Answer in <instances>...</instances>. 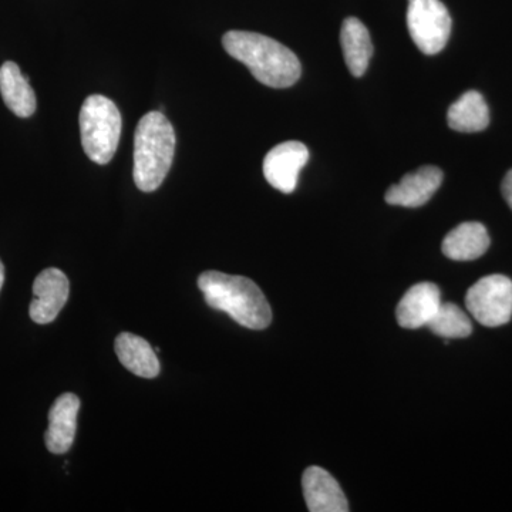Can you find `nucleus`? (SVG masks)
Returning a JSON list of instances; mask_svg holds the SVG:
<instances>
[{"instance_id": "obj_1", "label": "nucleus", "mask_w": 512, "mask_h": 512, "mask_svg": "<svg viewBox=\"0 0 512 512\" xmlns=\"http://www.w3.org/2000/svg\"><path fill=\"white\" fill-rule=\"evenodd\" d=\"M229 56L244 63L256 80L272 89H286L298 82L302 66L291 49L272 37L231 30L222 37Z\"/></svg>"}, {"instance_id": "obj_2", "label": "nucleus", "mask_w": 512, "mask_h": 512, "mask_svg": "<svg viewBox=\"0 0 512 512\" xmlns=\"http://www.w3.org/2000/svg\"><path fill=\"white\" fill-rule=\"evenodd\" d=\"M198 288L212 309L227 313L238 325L254 330L271 325V306L251 279L207 271L198 278Z\"/></svg>"}, {"instance_id": "obj_3", "label": "nucleus", "mask_w": 512, "mask_h": 512, "mask_svg": "<svg viewBox=\"0 0 512 512\" xmlns=\"http://www.w3.org/2000/svg\"><path fill=\"white\" fill-rule=\"evenodd\" d=\"M175 151L173 124L161 111H150L138 121L134 134L133 177L138 190L153 192L163 184Z\"/></svg>"}, {"instance_id": "obj_4", "label": "nucleus", "mask_w": 512, "mask_h": 512, "mask_svg": "<svg viewBox=\"0 0 512 512\" xmlns=\"http://www.w3.org/2000/svg\"><path fill=\"white\" fill-rule=\"evenodd\" d=\"M79 121L86 156L93 163L109 164L119 147L123 126L116 104L101 94H93L84 101Z\"/></svg>"}, {"instance_id": "obj_5", "label": "nucleus", "mask_w": 512, "mask_h": 512, "mask_svg": "<svg viewBox=\"0 0 512 512\" xmlns=\"http://www.w3.org/2000/svg\"><path fill=\"white\" fill-rule=\"evenodd\" d=\"M407 28L421 53L437 55L450 39L451 16L440 0H409Z\"/></svg>"}, {"instance_id": "obj_6", "label": "nucleus", "mask_w": 512, "mask_h": 512, "mask_svg": "<svg viewBox=\"0 0 512 512\" xmlns=\"http://www.w3.org/2000/svg\"><path fill=\"white\" fill-rule=\"evenodd\" d=\"M473 318L487 328H497L512 318V281L504 275L484 276L466 295Z\"/></svg>"}, {"instance_id": "obj_7", "label": "nucleus", "mask_w": 512, "mask_h": 512, "mask_svg": "<svg viewBox=\"0 0 512 512\" xmlns=\"http://www.w3.org/2000/svg\"><path fill=\"white\" fill-rule=\"evenodd\" d=\"M309 160V150L301 141H286L266 154L264 175L266 181L284 192L292 194L298 185L299 173Z\"/></svg>"}, {"instance_id": "obj_8", "label": "nucleus", "mask_w": 512, "mask_h": 512, "mask_svg": "<svg viewBox=\"0 0 512 512\" xmlns=\"http://www.w3.org/2000/svg\"><path fill=\"white\" fill-rule=\"evenodd\" d=\"M69 279L57 268H47L37 275L33 284V299L29 306L30 319L37 325H47L59 316L69 299Z\"/></svg>"}, {"instance_id": "obj_9", "label": "nucleus", "mask_w": 512, "mask_h": 512, "mask_svg": "<svg viewBox=\"0 0 512 512\" xmlns=\"http://www.w3.org/2000/svg\"><path fill=\"white\" fill-rule=\"evenodd\" d=\"M443 183V171L434 165H424L414 173L404 175L399 184L386 192L387 204L397 207L419 208L431 200Z\"/></svg>"}, {"instance_id": "obj_10", "label": "nucleus", "mask_w": 512, "mask_h": 512, "mask_svg": "<svg viewBox=\"0 0 512 512\" xmlns=\"http://www.w3.org/2000/svg\"><path fill=\"white\" fill-rule=\"evenodd\" d=\"M80 399L73 393L57 397L49 412V429L45 434L47 450L53 454H64L72 448L77 430Z\"/></svg>"}, {"instance_id": "obj_11", "label": "nucleus", "mask_w": 512, "mask_h": 512, "mask_svg": "<svg viewBox=\"0 0 512 512\" xmlns=\"http://www.w3.org/2000/svg\"><path fill=\"white\" fill-rule=\"evenodd\" d=\"M303 495L311 512H348L349 504L342 488L328 471L306 468L302 477Z\"/></svg>"}, {"instance_id": "obj_12", "label": "nucleus", "mask_w": 512, "mask_h": 512, "mask_svg": "<svg viewBox=\"0 0 512 512\" xmlns=\"http://www.w3.org/2000/svg\"><path fill=\"white\" fill-rule=\"evenodd\" d=\"M441 292L439 286L430 282H421L412 286L397 305L396 318L399 325L406 329H419L429 325L439 311Z\"/></svg>"}, {"instance_id": "obj_13", "label": "nucleus", "mask_w": 512, "mask_h": 512, "mask_svg": "<svg viewBox=\"0 0 512 512\" xmlns=\"http://www.w3.org/2000/svg\"><path fill=\"white\" fill-rule=\"evenodd\" d=\"M114 350L121 365L136 376L154 379L160 375L157 352L150 343L133 333H121L114 343Z\"/></svg>"}, {"instance_id": "obj_14", "label": "nucleus", "mask_w": 512, "mask_h": 512, "mask_svg": "<svg viewBox=\"0 0 512 512\" xmlns=\"http://www.w3.org/2000/svg\"><path fill=\"white\" fill-rule=\"evenodd\" d=\"M490 248V235L480 222H464L444 238L443 254L453 261H474Z\"/></svg>"}, {"instance_id": "obj_15", "label": "nucleus", "mask_w": 512, "mask_h": 512, "mask_svg": "<svg viewBox=\"0 0 512 512\" xmlns=\"http://www.w3.org/2000/svg\"><path fill=\"white\" fill-rule=\"evenodd\" d=\"M0 93L6 107L16 116L28 119L35 114L36 94L15 62H5L0 67Z\"/></svg>"}, {"instance_id": "obj_16", "label": "nucleus", "mask_w": 512, "mask_h": 512, "mask_svg": "<svg viewBox=\"0 0 512 512\" xmlns=\"http://www.w3.org/2000/svg\"><path fill=\"white\" fill-rule=\"evenodd\" d=\"M340 43H342L343 56L350 74L362 77L373 56L369 30L359 19L348 18L343 22L340 30Z\"/></svg>"}, {"instance_id": "obj_17", "label": "nucleus", "mask_w": 512, "mask_h": 512, "mask_svg": "<svg viewBox=\"0 0 512 512\" xmlns=\"http://www.w3.org/2000/svg\"><path fill=\"white\" fill-rule=\"evenodd\" d=\"M448 126L460 133H478L490 124V110L485 103L483 94L474 92L464 93L451 104L447 114Z\"/></svg>"}, {"instance_id": "obj_18", "label": "nucleus", "mask_w": 512, "mask_h": 512, "mask_svg": "<svg viewBox=\"0 0 512 512\" xmlns=\"http://www.w3.org/2000/svg\"><path fill=\"white\" fill-rule=\"evenodd\" d=\"M427 328L446 339L467 338L473 332V325L467 313L454 303L444 302H441L439 311L430 320Z\"/></svg>"}, {"instance_id": "obj_19", "label": "nucleus", "mask_w": 512, "mask_h": 512, "mask_svg": "<svg viewBox=\"0 0 512 512\" xmlns=\"http://www.w3.org/2000/svg\"><path fill=\"white\" fill-rule=\"evenodd\" d=\"M501 190H503L505 201H507L512 210V170L508 171L507 175H505Z\"/></svg>"}, {"instance_id": "obj_20", "label": "nucleus", "mask_w": 512, "mask_h": 512, "mask_svg": "<svg viewBox=\"0 0 512 512\" xmlns=\"http://www.w3.org/2000/svg\"><path fill=\"white\" fill-rule=\"evenodd\" d=\"M3 282H5V266L0 261V291H2Z\"/></svg>"}]
</instances>
